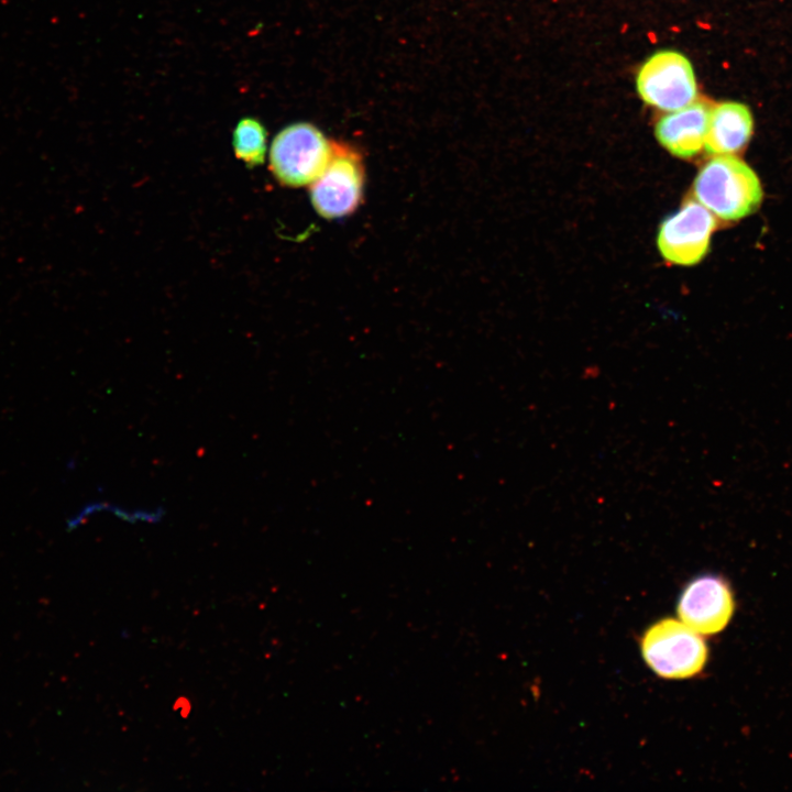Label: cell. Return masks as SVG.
<instances>
[{"instance_id":"1","label":"cell","mask_w":792,"mask_h":792,"mask_svg":"<svg viewBox=\"0 0 792 792\" xmlns=\"http://www.w3.org/2000/svg\"><path fill=\"white\" fill-rule=\"evenodd\" d=\"M694 200L725 221L743 219L762 201L757 174L735 155H715L698 170L693 184Z\"/></svg>"},{"instance_id":"2","label":"cell","mask_w":792,"mask_h":792,"mask_svg":"<svg viewBox=\"0 0 792 792\" xmlns=\"http://www.w3.org/2000/svg\"><path fill=\"white\" fill-rule=\"evenodd\" d=\"M332 143L306 122L284 128L274 139L270 166L275 178L289 187L311 185L326 169Z\"/></svg>"},{"instance_id":"3","label":"cell","mask_w":792,"mask_h":792,"mask_svg":"<svg viewBox=\"0 0 792 792\" xmlns=\"http://www.w3.org/2000/svg\"><path fill=\"white\" fill-rule=\"evenodd\" d=\"M641 651L649 668L664 679L694 676L707 660V647L700 634L672 618L657 622L645 632Z\"/></svg>"},{"instance_id":"4","label":"cell","mask_w":792,"mask_h":792,"mask_svg":"<svg viewBox=\"0 0 792 792\" xmlns=\"http://www.w3.org/2000/svg\"><path fill=\"white\" fill-rule=\"evenodd\" d=\"M636 87L644 102L666 112L684 108L697 98L693 66L676 51L651 55L637 74Z\"/></svg>"},{"instance_id":"5","label":"cell","mask_w":792,"mask_h":792,"mask_svg":"<svg viewBox=\"0 0 792 792\" xmlns=\"http://www.w3.org/2000/svg\"><path fill=\"white\" fill-rule=\"evenodd\" d=\"M332 153L323 173L310 185L317 212L327 219L354 211L362 198L364 169L360 154L346 144L331 142Z\"/></svg>"},{"instance_id":"6","label":"cell","mask_w":792,"mask_h":792,"mask_svg":"<svg viewBox=\"0 0 792 792\" xmlns=\"http://www.w3.org/2000/svg\"><path fill=\"white\" fill-rule=\"evenodd\" d=\"M716 217L696 200H689L660 224L657 246L670 264L691 266L710 249Z\"/></svg>"},{"instance_id":"7","label":"cell","mask_w":792,"mask_h":792,"mask_svg":"<svg viewBox=\"0 0 792 792\" xmlns=\"http://www.w3.org/2000/svg\"><path fill=\"white\" fill-rule=\"evenodd\" d=\"M734 598L725 580L713 574L692 580L678 603L680 620L701 635H715L729 623Z\"/></svg>"},{"instance_id":"8","label":"cell","mask_w":792,"mask_h":792,"mask_svg":"<svg viewBox=\"0 0 792 792\" xmlns=\"http://www.w3.org/2000/svg\"><path fill=\"white\" fill-rule=\"evenodd\" d=\"M710 110L707 103L695 100L684 108L668 112L656 124L658 142L676 157L697 155L705 146Z\"/></svg>"},{"instance_id":"9","label":"cell","mask_w":792,"mask_h":792,"mask_svg":"<svg viewBox=\"0 0 792 792\" xmlns=\"http://www.w3.org/2000/svg\"><path fill=\"white\" fill-rule=\"evenodd\" d=\"M754 132L750 109L738 101H723L710 110L705 146L711 155H735L749 143Z\"/></svg>"},{"instance_id":"10","label":"cell","mask_w":792,"mask_h":792,"mask_svg":"<svg viewBox=\"0 0 792 792\" xmlns=\"http://www.w3.org/2000/svg\"><path fill=\"white\" fill-rule=\"evenodd\" d=\"M232 145L235 156L249 167L261 165L266 152V130L258 120L243 118L234 128Z\"/></svg>"}]
</instances>
